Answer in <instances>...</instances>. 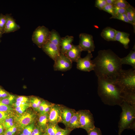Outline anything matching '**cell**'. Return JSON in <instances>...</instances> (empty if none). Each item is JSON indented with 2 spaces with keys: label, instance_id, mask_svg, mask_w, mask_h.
Listing matches in <instances>:
<instances>
[{
  "label": "cell",
  "instance_id": "obj_33",
  "mask_svg": "<svg viewBox=\"0 0 135 135\" xmlns=\"http://www.w3.org/2000/svg\"><path fill=\"white\" fill-rule=\"evenodd\" d=\"M107 4L106 0H96L95 6L99 10H102Z\"/></svg>",
  "mask_w": 135,
  "mask_h": 135
},
{
  "label": "cell",
  "instance_id": "obj_36",
  "mask_svg": "<svg viewBox=\"0 0 135 135\" xmlns=\"http://www.w3.org/2000/svg\"><path fill=\"white\" fill-rule=\"evenodd\" d=\"M17 128L16 126L14 125L6 130L4 132L7 135H14L17 130Z\"/></svg>",
  "mask_w": 135,
  "mask_h": 135
},
{
  "label": "cell",
  "instance_id": "obj_41",
  "mask_svg": "<svg viewBox=\"0 0 135 135\" xmlns=\"http://www.w3.org/2000/svg\"><path fill=\"white\" fill-rule=\"evenodd\" d=\"M14 106L16 108L18 106H27L30 107L32 106L31 104H29L28 102L16 101L14 103Z\"/></svg>",
  "mask_w": 135,
  "mask_h": 135
},
{
  "label": "cell",
  "instance_id": "obj_34",
  "mask_svg": "<svg viewBox=\"0 0 135 135\" xmlns=\"http://www.w3.org/2000/svg\"><path fill=\"white\" fill-rule=\"evenodd\" d=\"M13 110L10 106L3 104L0 102V111L8 112Z\"/></svg>",
  "mask_w": 135,
  "mask_h": 135
},
{
  "label": "cell",
  "instance_id": "obj_12",
  "mask_svg": "<svg viewBox=\"0 0 135 135\" xmlns=\"http://www.w3.org/2000/svg\"><path fill=\"white\" fill-rule=\"evenodd\" d=\"M42 48L43 50L54 61L60 54V49L49 40Z\"/></svg>",
  "mask_w": 135,
  "mask_h": 135
},
{
  "label": "cell",
  "instance_id": "obj_29",
  "mask_svg": "<svg viewBox=\"0 0 135 135\" xmlns=\"http://www.w3.org/2000/svg\"><path fill=\"white\" fill-rule=\"evenodd\" d=\"M35 127L34 123L32 122L25 127L22 133L25 135H31Z\"/></svg>",
  "mask_w": 135,
  "mask_h": 135
},
{
  "label": "cell",
  "instance_id": "obj_30",
  "mask_svg": "<svg viewBox=\"0 0 135 135\" xmlns=\"http://www.w3.org/2000/svg\"><path fill=\"white\" fill-rule=\"evenodd\" d=\"M110 18H114L119 20L132 25V23L128 20L126 14L112 16Z\"/></svg>",
  "mask_w": 135,
  "mask_h": 135
},
{
  "label": "cell",
  "instance_id": "obj_25",
  "mask_svg": "<svg viewBox=\"0 0 135 135\" xmlns=\"http://www.w3.org/2000/svg\"><path fill=\"white\" fill-rule=\"evenodd\" d=\"M61 128L59 126L58 124H48L45 130V132L49 135H55Z\"/></svg>",
  "mask_w": 135,
  "mask_h": 135
},
{
  "label": "cell",
  "instance_id": "obj_20",
  "mask_svg": "<svg viewBox=\"0 0 135 135\" xmlns=\"http://www.w3.org/2000/svg\"><path fill=\"white\" fill-rule=\"evenodd\" d=\"M62 38L58 32L55 30L53 29L50 31L49 41L60 49Z\"/></svg>",
  "mask_w": 135,
  "mask_h": 135
},
{
  "label": "cell",
  "instance_id": "obj_38",
  "mask_svg": "<svg viewBox=\"0 0 135 135\" xmlns=\"http://www.w3.org/2000/svg\"><path fill=\"white\" fill-rule=\"evenodd\" d=\"M72 130L68 128H61L55 135H69Z\"/></svg>",
  "mask_w": 135,
  "mask_h": 135
},
{
  "label": "cell",
  "instance_id": "obj_7",
  "mask_svg": "<svg viewBox=\"0 0 135 135\" xmlns=\"http://www.w3.org/2000/svg\"><path fill=\"white\" fill-rule=\"evenodd\" d=\"M54 61V68L55 71H66L72 67V62L65 54L61 53Z\"/></svg>",
  "mask_w": 135,
  "mask_h": 135
},
{
  "label": "cell",
  "instance_id": "obj_4",
  "mask_svg": "<svg viewBox=\"0 0 135 135\" xmlns=\"http://www.w3.org/2000/svg\"><path fill=\"white\" fill-rule=\"evenodd\" d=\"M115 81L123 92H135V70L122 69Z\"/></svg>",
  "mask_w": 135,
  "mask_h": 135
},
{
  "label": "cell",
  "instance_id": "obj_23",
  "mask_svg": "<svg viewBox=\"0 0 135 135\" xmlns=\"http://www.w3.org/2000/svg\"><path fill=\"white\" fill-rule=\"evenodd\" d=\"M126 14L127 17L132 25L135 32V9L134 7L130 6L126 9Z\"/></svg>",
  "mask_w": 135,
  "mask_h": 135
},
{
  "label": "cell",
  "instance_id": "obj_32",
  "mask_svg": "<svg viewBox=\"0 0 135 135\" xmlns=\"http://www.w3.org/2000/svg\"><path fill=\"white\" fill-rule=\"evenodd\" d=\"M6 20V15L1 14H0V30L2 34H4Z\"/></svg>",
  "mask_w": 135,
  "mask_h": 135
},
{
  "label": "cell",
  "instance_id": "obj_49",
  "mask_svg": "<svg viewBox=\"0 0 135 135\" xmlns=\"http://www.w3.org/2000/svg\"><path fill=\"white\" fill-rule=\"evenodd\" d=\"M42 135H49L44 132V133L42 134Z\"/></svg>",
  "mask_w": 135,
  "mask_h": 135
},
{
  "label": "cell",
  "instance_id": "obj_1",
  "mask_svg": "<svg viewBox=\"0 0 135 135\" xmlns=\"http://www.w3.org/2000/svg\"><path fill=\"white\" fill-rule=\"evenodd\" d=\"M120 58L110 49L99 50L92 60L98 78L115 80L122 69Z\"/></svg>",
  "mask_w": 135,
  "mask_h": 135
},
{
  "label": "cell",
  "instance_id": "obj_15",
  "mask_svg": "<svg viewBox=\"0 0 135 135\" xmlns=\"http://www.w3.org/2000/svg\"><path fill=\"white\" fill-rule=\"evenodd\" d=\"M74 37L72 36H66L62 38L60 44V53L65 54L72 48L73 46L72 42Z\"/></svg>",
  "mask_w": 135,
  "mask_h": 135
},
{
  "label": "cell",
  "instance_id": "obj_21",
  "mask_svg": "<svg viewBox=\"0 0 135 135\" xmlns=\"http://www.w3.org/2000/svg\"><path fill=\"white\" fill-rule=\"evenodd\" d=\"M80 127L79 114L78 111H76L70 120L68 128L72 130L74 129Z\"/></svg>",
  "mask_w": 135,
  "mask_h": 135
},
{
  "label": "cell",
  "instance_id": "obj_6",
  "mask_svg": "<svg viewBox=\"0 0 135 135\" xmlns=\"http://www.w3.org/2000/svg\"><path fill=\"white\" fill-rule=\"evenodd\" d=\"M80 128L85 130L88 132L95 127L94 121L92 114L88 110H79Z\"/></svg>",
  "mask_w": 135,
  "mask_h": 135
},
{
  "label": "cell",
  "instance_id": "obj_52",
  "mask_svg": "<svg viewBox=\"0 0 135 135\" xmlns=\"http://www.w3.org/2000/svg\"><path fill=\"white\" fill-rule=\"evenodd\" d=\"M1 135V134H0V135Z\"/></svg>",
  "mask_w": 135,
  "mask_h": 135
},
{
  "label": "cell",
  "instance_id": "obj_40",
  "mask_svg": "<svg viewBox=\"0 0 135 135\" xmlns=\"http://www.w3.org/2000/svg\"><path fill=\"white\" fill-rule=\"evenodd\" d=\"M44 132L37 126L35 127L31 135H42Z\"/></svg>",
  "mask_w": 135,
  "mask_h": 135
},
{
  "label": "cell",
  "instance_id": "obj_8",
  "mask_svg": "<svg viewBox=\"0 0 135 135\" xmlns=\"http://www.w3.org/2000/svg\"><path fill=\"white\" fill-rule=\"evenodd\" d=\"M79 46L82 51L92 52L94 51L95 46L92 36L86 33L79 35Z\"/></svg>",
  "mask_w": 135,
  "mask_h": 135
},
{
  "label": "cell",
  "instance_id": "obj_27",
  "mask_svg": "<svg viewBox=\"0 0 135 135\" xmlns=\"http://www.w3.org/2000/svg\"><path fill=\"white\" fill-rule=\"evenodd\" d=\"M131 5L125 0H116L114 6L120 8L126 9Z\"/></svg>",
  "mask_w": 135,
  "mask_h": 135
},
{
  "label": "cell",
  "instance_id": "obj_42",
  "mask_svg": "<svg viewBox=\"0 0 135 135\" xmlns=\"http://www.w3.org/2000/svg\"><path fill=\"white\" fill-rule=\"evenodd\" d=\"M29 107L27 106H20L15 108V110L20 115L23 113L26 109Z\"/></svg>",
  "mask_w": 135,
  "mask_h": 135
},
{
  "label": "cell",
  "instance_id": "obj_39",
  "mask_svg": "<svg viewBox=\"0 0 135 135\" xmlns=\"http://www.w3.org/2000/svg\"><path fill=\"white\" fill-rule=\"evenodd\" d=\"M88 135H102L100 129L95 127L88 132Z\"/></svg>",
  "mask_w": 135,
  "mask_h": 135
},
{
  "label": "cell",
  "instance_id": "obj_14",
  "mask_svg": "<svg viewBox=\"0 0 135 135\" xmlns=\"http://www.w3.org/2000/svg\"><path fill=\"white\" fill-rule=\"evenodd\" d=\"M5 15L6 20L4 33L14 32L19 30L20 26L16 23L11 15L8 14Z\"/></svg>",
  "mask_w": 135,
  "mask_h": 135
},
{
  "label": "cell",
  "instance_id": "obj_13",
  "mask_svg": "<svg viewBox=\"0 0 135 135\" xmlns=\"http://www.w3.org/2000/svg\"><path fill=\"white\" fill-rule=\"evenodd\" d=\"M76 112L74 110L62 106L61 122L64 125L66 128H68L70 120Z\"/></svg>",
  "mask_w": 135,
  "mask_h": 135
},
{
  "label": "cell",
  "instance_id": "obj_46",
  "mask_svg": "<svg viewBox=\"0 0 135 135\" xmlns=\"http://www.w3.org/2000/svg\"><path fill=\"white\" fill-rule=\"evenodd\" d=\"M107 4L114 5L115 3L116 0H106Z\"/></svg>",
  "mask_w": 135,
  "mask_h": 135
},
{
  "label": "cell",
  "instance_id": "obj_45",
  "mask_svg": "<svg viewBox=\"0 0 135 135\" xmlns=\"http://www.w3.org/2000/svg\"><path fill=\"white\" fill-rule=\"evenodd\" d=\"M8 116V112L0 111V120H4Z\"/></svg>",
  "mask_w": 135,
  "mask_h": 135
},
{
  "label": "cell",
  "instance_id": "obj_22",
  "mask_svg": "<svg viewBox=\"0 0 135 135\" xmlns=\"http://www.w3.org/2000/svg\"><path fill=\"white\" fill-rule=\"evenodd\" d=\"M49 113L39 114L38 122V126L45 132L48 124Z\"/></svg>",
  "mask_w": 135,
  "mask_h": 135
},
{
  "label": "cell",
  "instance_id": "obj_24",
  "mask_svg": "<svg viewBox=\"0 0 135 135\" xmlns=\"http://www.w3.org/2000/svg\"><path fill=\"white\" fill-rule=\"evenodd\" d=\"M124 101L135 106V92H123Z\"/></svg>",
  "mask_w": 135,
  "mask_h": 135
},
{
  "label": "cell",
  "instance_id": "obj_17",
  "mask_svg": "<svg viewBox=\"0 0 135 135\" xmlns=\"http://www.w3.org/2000/svg\"><path fill=\"white\" fill-rule=\"evenodd\" d=\"M130 35L128 33L116 30L115 40L119 42L123 45L125 48L128 49L130 41Z\"/></svg>",
  "mask_w": 135,
  "mask_h": 135
},
{
  "label": "cell",
  "instance_id": "obj_3",
  "mask_svg": "<svg viewBox=\"0 0 135 135\" xmlns=\"http://www.w3.org/2000/svg\"><path fill=\"white\" fill-rule=\"evenodd\" d=\"M120 106L122 112L118 123L119 135L126 129L135 128V106L124 101Z\"/></svg>",
  "mask_w": 135,
  "mask_h": 135
},
{
  "label": "cell",
  "instance_id": "obj_37",
  "mask_svg": "<svg viewBox=\"0 0 135 135\" xmlns=\"http://www.w3.org/2000/svg\"><path fill=\"white\" fill-rule=\"evenodd\" d=\"M126 9L114 6V15L113 16L126 14Z\"/></svg>",
  "mask_w": 135,
  "mask_h": 135
},
{
  "label": "cell",
  "instance_id": "obj_16",
  "mask_svg": "<svg viewBox=\"0 0 135 135\" xmlns=\"http://www.w3.org/2000/svg\"><path fill=\"white\" fill-rule=\"evenodd\" d=\"M79 45H73L71 48L65 54V55L72 62H76L80 57L82 51Z\"/></svg>",
  "mask_w": 135,
  "mask_h": 135
},
{
  "label": "cell",
  "instance_id": "obj_10",
  "mask_svg": "<svg viewBox=\"0 0 135 135\" xmlns=\"http://www.w3.org/2000/svg\"><path fill=\"white\" fill-rule=\"evenodd\" d=\"M36 115L34 113L26 112L19 115L16 117L15 120L16 124V126L20 129H24L26 126L33 122L36 118Z\"/></svg>",
  "mask_w": 135,
  "mask_h": 135
},
{
  "label": "cell",
  "instance_id": "obj_19",
  "mask_svg": "<svg viewBox=\"0 0 135 135\" xmlns=\"http://www.w3.org/2000/svg\"><path fill=\"white\" fill-rule=\"evenodd\" d=\"M122 64H126L131 66L135 70V50H131L126 56L120 58Z\"/></svg>",
  "mask_w": 135,
  "mask_h": 135
},
{
  "label": "cell",
  "instance_id": "obj_50",
  "mask_svg": "<svg viewBox=\"0 0 135 135\" xmlns=\"http://www.w3.org/2000/svg\"><path fill=\"white\" fill-rule=\"evenodd\" d=\"M1 135H7L4 132Z\"/></svg>",
  "mask_w": 135,
  "mask_h": 135
},
{
  "label": "cell",
  "instance_id": "obj_47",
  "mask_svg": "<svg viewBox=\"0 0 135 135\" xmlns=\"http://www.w3.org/2000/svg\"><path fill=\"white\" fill-rule=\"evenodd\" d=\"M4 128L1 123L0 122V134H2L4 132Z\"/></svg>",
  "mask_w": 135,
  "mask_h": 135
},
{
  "label": "cell",
  "instance_id": "obj_9",
  "mask_svg": "<svg viewBox=\"0 0 135 135\" xmlns=\"http://www.w3.org/2000/svg\"><path fill=\"white\" fill-rule=\"evenodd\" d=\"M92 57V52H88L84 58H79L76 62L77 69L84 72H90L93 70L94 65L91 60Z\"/></svg>",
  "mask_w": 135,
  "mask_h": 135
},
{
  "label": "cell",
  "instance_id": "obj_51",
  "mask_svg": "<svg viewBox=\"0 0 135 135\" xmlns=\"http://www.w3.org/2000/svg\"><path fill=\"white\" fill-rule=\"evenodd\" d=\"M19 135H25L23 133H22L20 134Z\"/></svg>",
  "mask_w": 135,
  "mask_h": 135
},
{
  "label": "cell",
  "instance_id": "obj_35",
  "mask_svg": "<svg viewBox=\"0 0 135 135\" xmlns=\"http://www.w3.org/2000/svg\"><path fill=\"white\" fill-rule=\"evenodd\" d=\"M102 10L111 14L112 16L114 15V6L113 5L107 4Z\"/></svg>",
  "mask_w": 135,
  "mask_h": 135
},
{
  "label": "cell",
  "instance_id": "obj_26",
  "mask_svg": "<svg viewBox=\"0 0 135 135\" xmlns=\"http://www.w3.org/2000/svg\"><path fill=\"white\" fill-rule=\"evenodd\" d=\"M43 100L37 97L33 96L31 98L30 101L32 106L36 111L38 112L39 107Z\"/></svg>",
  "mask_w": 135,
  "mask_h": 135
},
{
  "label": "cell",
  "instance_id": "obj_48",
  "mask_svg": "<svg viewBox=\"0 0 135 135\" xmlns=\"http://www.w3.org/2000/svg\"><path fill=\"white\" fill-rule=\"evenodd\" d=\"M3 34L2 33V32L0 30V42H1V40H0V38L2 37V35Z\"/></svg>",
  "mask_w": 135,
  "mask_h": 135
},
{
  "label": "cell",
  "instance_id": "obj_5",
  "mask_svg": "<svg viewBox=\"0 0 135 135\" xmlns=\"http://www.w3.org/2000/svg\"><path fill=\"white\" fill-rule=\"evenodd\" d=\"M50 31L44 26H39L34 32L32 36L33 42L38 47L42 48L49 40Z\"/></svg>",
  "mask_w": 135,
  "mask_h": 135
},
{
  "label": "cell",
  "instance_id": "obj_28",
  "mask_svg": "<svg viewBox=\"0 0 135 135\" xmlns=\"http://www.w3.org/2000/svg\"><path fill=\"white\" fill-rule=\"evenodd\" d=\"M16 97L15 95L10 94L7 97L0 100V102L2 104L8 105L13 103Z\"/></svg>",
  "mask_w": 135,
  "mask_h": 135
},
{
  "label": "cell",
  "instance_id": "obj_18",
  "mask_svg": "<svg viewBox=\"0 0 135 135\" xmlns=\"http://www.w3.org/2000/svg\"><path fill=\"white\" fill-rule=\"evenodd\" d=\"M116 30L110 27L105 28L102 30L100 35L102 38L108 41H114Z\"/></svg>",
  "mask_w": 135,
  "mask_h": 135
},
{
  "label": "cell",
  "instance_id": "obj_31",
  "mask_svg": "<svg viewBox=\"0 0 135 135\" xmlns=\"http://www.w3.org/2000/svg\"><path fill=\"white\" fill-rule=\"evenodd\" d=\"M53 103L43 100L39 107L38 112L39 114H41L48 107L52 105Z\"/></svg>",
  "mask_w": 135,
  "mask_h": 135
},
{
  "label": "cell",
  "instance_id": "obj_2",
  "mask_svg": "<svg viewBox=\"0 0 135 135\" xmlns=\"http://www.w3.org/2000/svg\"><path fill=\"white\" fill-rule=\"evenodd\" d=\"M98 94L102 101L110 105H120L123 102V92L115 80L98 78Z\"/></svg>",
  "mask_w": 135,
  "mask_h": 135
},
{
  "label": "cell",
  "instance_id": "obj_11",
  "mask_svg": "<svg viewBox=\"0 0 135 135\" xmlns=\"http://www.w3.org/2000/svg\"><path fill=\"white\" fill-rule=\"evenodd\" d=\"M62 105L53 103L49 113L48 124H56L61 122Z\"/></svg>",
  "mask_w": 135,
  "mask_h": 135
},
{
  "label": "cell",
  "instance_id": "obj_43",
  "mask_svg": "<svg viewBox=\"0 0 135 135\" xmlns=\"http://www.w3.org/2000/svg\"><path fill=\"white\" fill-rule=\"evenodd\" d=\"M10 94L8 92L0 88V100L7 97Z\"/></svg>",
  "mask_w": 135,
  "mask_h": 135
},
{
  "label": "cell",
  "instance_id": "obj_44",
  "mask_svg": "<svg viewBox=\"0 0 135 135\" xmlns=\"http://www.w3.org/2000/svg\"><path fill=\"white\" fill-rule=\"evenodd\" d=\"M16 101L28 102L29 99L28 98L25 96H18L16 98Z\"/></svg>",
  "mask_w": 135,
  "mask_h": 135
}]
</instances>
